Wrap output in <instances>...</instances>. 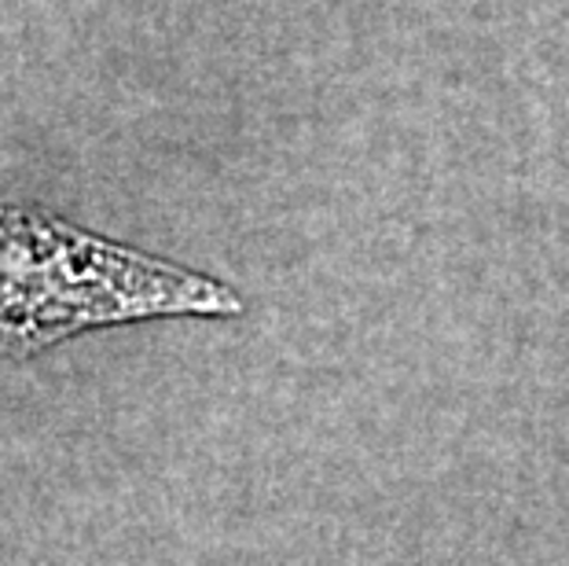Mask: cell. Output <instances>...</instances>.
<instances>
[{"mask_svg":"<svg viewBox=\"0 0 569 566\" xmlns=\"http://www.w3.org/2000/svg\"><path fill=\"white\" fill-rule=\"evenodd\" d=\"M239 309L243 298L210 276L0 199V357H33L89 328Z\"/></svg>","mask_w":569,"mask_h":566,"instance_id":"obj_1","label":"cell"}]
</instances>
